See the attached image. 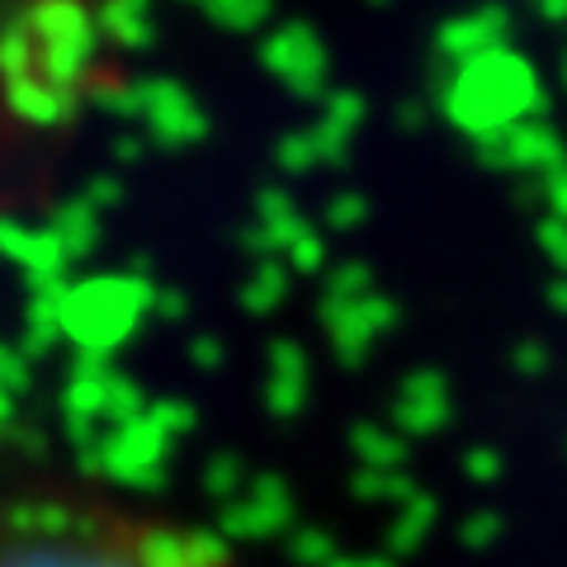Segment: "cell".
<instances>
[{
  "mask_svg": "<svg viewBox=\"0 0 567 567\" xmlns=\"http://www.w3.org/2000/svg\"><path fill=\"white\" fill-rule=\"evenodd\" d=\"M0 567H241L213 529L100 492L0 496Z\"/></svg>",
  "mask_w": 567,
  "mask_h": 567,
  "instance_id": "1",
  "label": "cell"
}]
</instances>
